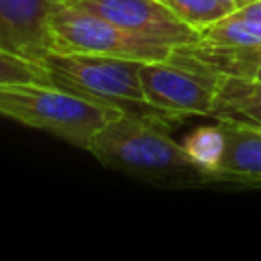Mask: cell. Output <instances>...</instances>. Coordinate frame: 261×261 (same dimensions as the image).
<instances>
[{"instance_id": "obj_10", "label": "cell", "mask_w": 261, "mask_h": 261, "mask_svg": "<svg viewBox=\"0 0 261 261\" xmlns=\"http://www.w3.org/2000/svg\"><path fill=\"white\" fill-rule=\"evenodd\" d=\"M214 118H237L261 126V82L222 75L214 104Z\"/></svg>"}, {"instance_id": "obj_8", "label": "cell", "mask_w": 261, "mask_h": 261, "mask_svg": "<svg viewBox=\"0 0 261 261\" xmlns=\"http://www.w3.org/2000/svg\"><path fill=\"white\" fill-rule=\"evenodd\" d=\"M218 124L224 135V151L216 177L261 181V126L237 118H218Z\"/></svg>"}, {"instance_id": "obj_14", "label": "cell", "mask_w": 261, "mask_h": 261, "mask_svg": "<svg viewBox=\"0 0 261 261\" xmlns=\"http://www.w3.org/2000/svg\"><path fill=\"white\" fill-rule=\"evenodd\" d=\"M237 6H245V4H251V2H255V0H232Z\"/></svg>"}, {"instance_id": "obj_3", "label": "cell", "mask_w": 261, "mask_h": 261, "mask_svg": "<svg viewBox=\"0 0 261 261\" xmlns=\"http://www.w3.org/2000/svg\"><path fill=\"white\" fill-rule=\"evenodd\" d=\"M145 104L165 118L214 116L220 73L204 65L184 47L167 59L141 63Z\"/></svg>"}, {"instance_id": "obj_4", "label": "cell", "mask_w": 261, "mask_h": 261, "mask_svg": "<svg viewBox=\"0 0 261 261\" xmlns=\"http://www.w3.org/2000/svg\"><path fill=\"white\" fill-rule=\"evenodd\" d=\"M141 63L143 61L126 57L59 51H51L45 59L51 84L92 100L112 102L120 106H147L139 75Z\"/></svg>"}, {"instance_id": "obj_16", "label": "cell", "mask_w": 261, "mask_h": 261, "mask_svg": "<svg viewBox=\"0 0 261 261\" xmlns=\"http://www.w3.org/2000/svg\"><path fill=\"white\" fill-rule=\"evenodd\" d=\"M77 2H82V0H63V4H77Z\"/></svg>"}, {"instance_id": "obj_5", "label": "cell", "mask_w": 261, "mask_h": 261, "mask_svg": "<svg viewBox=\"0 0 261 261\" xmlns=\"http://www.w3.org/2000/svg\"><path fill=\"white\" fill-rule=\"evenodd\" d=\"M49 29L51 51L59 53H94L137 61H159L173 53V49L143 41L80 4H55Z\"/></svg>"}, {"instance_id": "obj_15", "label": "cell", "mask_w": 261, "mask_h": 261, "mask_svg": "<svg viewBox=\"0 0 261 261\" xmlns=\"http://www.w3.org/2000/svg\"><path fill=\"white\" fill-rule=\"evenodd\" d=\"M253 80H257V82H261V67L257 69V73H255V77H253Z\"/></svg>"}, {"instance_id": "obj_12", "label": "cell", "mask_w": 261, "mask_h": 261, "mask_svg": "<svg viewBox=\"0 0 261 261\" xmlns=\"http://www.w3.org/2000/svg\"><path fill=\"white\" fill-rule=\"evenodd\" d=\"M186 24L198 33L206 31L220 18L234 12L239 6L232 0H163Z\"/></svg>"}, {"instance_id": "obj_11", "label": "cell", "mask_w": 261, "mask_h": 261, "mask_svg": "<svg viewBox=\"0 0 261 261\" xmlns=\"http://www.w3.org/2000/svg\"><path fill=\"white\" fill-rule=\"evenodd\" d=\"M181 147L190 161L206 175V177H216V169L224 151V135L220 124L214 126H200L192 130L184 141Z\"/></svg>"}, {"instance_id": "obj_13", "label": "cell", "mask_w": 261, "mask_h": 261, "mask_svg": "<svg viewBox=\"0 0 261 261\" xmlns=\"http://www.w3.org/2000/svg\"><path fill=\"white\" fill-rule=\"evenodd\" d=\"M0 82H49V71L43 63L0 51Z\"/></svg>"}, {"instance_id": "obj_6", "label": "cell", "mask_w": 261, "mask_h": 261, "mask_svg": "<svg viewBox=\"0 0 261 261\" xmlns=\"http://www.w3.org/2000/svg\"><path fill=\"white\" fill-rule=\"evenodd\" d=\"M77 4L143 41L173 51L196 43L200 37V33L186 24L163 0H82Z\"/></svg>"}, {"instance_id": "obj_17", "label": "cell", "mask_w": 261, "mask_h": 261, "mask_svg": "<svg viewBox=\"0 0 261 261\" xmlns=\"http://www.w3.org/2000/svg\"><path fill=\"white\" fill-rule=\"evenodd\" d=\"M53 2H55V4H63V0H53Z\"/></svg>"}, {"instance_id": "obj_1", "label": "cell", "mask_w": 261, "mask_h": 261, "mask_svg": "<svg viewBox=\"0 0 261 261\" xmlns=\"http://www.w3.org/2000/svg\"><path fill=\"white\" fill-rule=\"evenodd\" d=\"M163 120L165 116L155 110L141 114L124 108L94 133L86 151L104 165L143 179H208L190 161L181 143L173 141Z\"/></svg>"}, {"instance_id": "obj_9", "label": "cell", "mask_w": 261, "mask_h": 261, "mask_svg": "<svg viewBox=\"0 0 261 261\" xmlns=\"http://www.w3.org/2000/svg\"><path fill=\"white\" fill-rule=\"evenodd\" d=\"M196 43L261 53V0L239 6L234 12L202 31Z\"/></svg>"}, {"instance_id": "obj_2", "label": "cell", "mask_w": 261, "mask_h": 261, "mask_svg": "<svg viewBox=\"0 0 261 261\" xmlns=\"http://www.w3.org/2000/svg\"><path fill=\"white\" fill-rule=\"evenodd\" d=\"M124 106L92 100L49 82H0V116L88 149L94 133Z\"/></svg>"}, {"instance_id": "obj_7", "label": "cell", "mask_w": 261, "mask_h": 261, "mask_svg": "<svg viewBox=\"0 0 261 261\" xmlns=\"http://www.w3.org/2000/svg\"><path fill=\"white\" fill-rule=\"evenodd\" d=\"M53 8V0H0V51L45 65Z\"/></svg>"}]
</instances>
